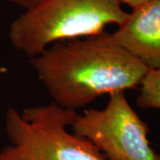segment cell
<instances>
[{
    "mask_svg": "<svg viewBox=\"0 0 160 160\" xmlns=\"http://www.w3.org/2000/svg\"><path fill=\"white\" fill-rule=\"evenodd\" d=\"M77 111L54 102L6 110L5 129L10 143L0 160H107L85 138L69 131Z\"/></svg>",
    "mask_w": 160,
    "mask_h": 160,
    "instance_id": "3957f363",
    "label": "cell"
},
{
    "mask_svg": "<svg viewBox=\"0 0 160 160\" xmlns=\"http://www.w3.org/2000/svg\"><path fill=\"white\" fill-rule=\"evenodd\" d=\"M7 2L11 3L12 5L22 7L23 9H27L30 6H34L36 3H38L39 0H6Z\"/></svg>",
    "mask_w": 160,
    "mask_h": 160,
    "instance_id": "52a82bcc",
    "label": "cell"
},
{
    "mask_svg": "<svg viewBox=\"0 0 160 160\" xmlns=\"http://www.w3.org/2000/svg\"><path fill=\"white\" fill-rule=\"evenodd\" d=\"M136 103L142 109H160V69H149L141 83Z\"/></svg>",
    "mask_w": 160,
    "mask_h": 160,
    "instance_id": "8992f818",
    "label": "cell"
},
{
    "mask_svg": "<svg viewBox=\"0 0 160 160\" xmlns=\"http://www.w3.org/2000/svg\"><path fill=\"white\" fill-rule=\"evenodd\" d=\"M147 1H149V0H120L122 6H128L131 9H133L137 6L142 5L143 3H145Z\"/></svg>",
    "mask_w": 160,
    "mask_h": 160,
    "instance_id": "ba28073f",
    "label": "cell"
},
{
    "mask_svg": "<svg viewBox=\"0 0 160 160\" xmlns=\"http://www.w3.org/2000/svg\"><path fill=\"white\" fill-rule=\"evenodd\" d=\"M30 62L52 102L75 111L140 86L149 70L107 31L55 43Z\"/></svg>",
    "mask_w": 160,
    "mask_h": 160,
    "instance_id": "6da1fadb",
    "label": "cell"
},
{
    "mask_svg": "<svg viewBox=\"0 0 160 160\" xmlns=\"http://www.w3.org/2000/svg\"><path fill=\"white\" fill-rule=\"evenodd\" d=\"M101 109L77 114L71 131L95 146L107 160H160L148 139L149 127L128 102L125 92L109 95Z\"/></svg>",
    "mask_w": 160,
    "mask_h": 160,
    "instance_id": "277c9868",
    "label": "cell"
},
{
    "mask_svg": "<svg viewBox=\"0 0 160 160\" xmlns=\"http://www.w3.org/2000/svg\"><path fill=\"white\" fill-rule=\"evenodd\" d=\"M127 15L120 0H39L10 24L8 38L17 51L33 58L58 42L119 26Z\"/></svg>",
    "mask_w": 160,
    "mask_h": 160,
    "instance_id": "7a4b0ae2",
    "label": "cell"
},
{
    "mask_svg": "<svg viewBox=\"0 0 160 160\" xmlns=\"http://www.w3.org/2000/svg\"><path fill=\"white\" fill-rule=\"evenodd\" d=\"M111 34L148 69H160V0H149L132 9Z\"/></svg>",
    "mask_w": 160,
    "mask_h": 160,
    "instance_id": "5b68a950",
    "label": "cell"
},
{
    "mask_svg": "<svg viewBox=\"0 0 160 160\" xmlns=\"http://www.w3.org/2000/svg\"><path fill=\"white\" fill-rule=\"evenodd\" d=\"M6 68H4V67H0V74L1 73H4V72H6Z\"/></svg>",
    "mask_w": 160,
    "mask_h": 160,
    "instance_id": "9c48e42d",
    "label": "cell"
}]
</instances>
